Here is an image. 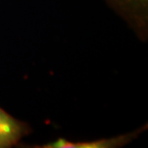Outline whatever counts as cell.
<instances>
[{"instance_id": "1", "label": "cell", "mask_w": 148, "mask_h": 148, "mask_svg": "<svg viewBox=\"0 0 148 148\" xmlns=\"http://www.w3.org/2000/svg\"><path fill=\"white\" fill-rule=\"evenodd\" d=\"M146 128V126H145ZM144 127L136 130L134 132L117 137L99 138V140H88V141H71L64 140L63 138H57L54 141L48 143L43 145H36L35 148H118L122 147L131 143L138 136L145 130Z\"/></svg>"}, {"instance_id": "2", "label": "cell", "mask_w": 148, "mask_h": 148, "mask_svg": "<svg viewBox=\"0 0 148 148\" xmlns=\"http://www.w3.org/2000/svg\"><path fill=\"white\" fill-rule=\"evenodd\" d=\"M31 133L27 123L18 120L0 108V148L16 145Z\"/></svg>"}, {"instance_id": "3", "label": "cell", "mask_w": 148, "mask_h": 148, "mask_svg": "<svg viewBox=\"0 0 148 148\" xmlns=\"http://www.w3.org/2000/svg\"><path fill=\"white\" fill-rule=\"evenodd\" d=\"M116 14H129L144 7L148 0H105Z\"/></svg>"}]
</instances>
